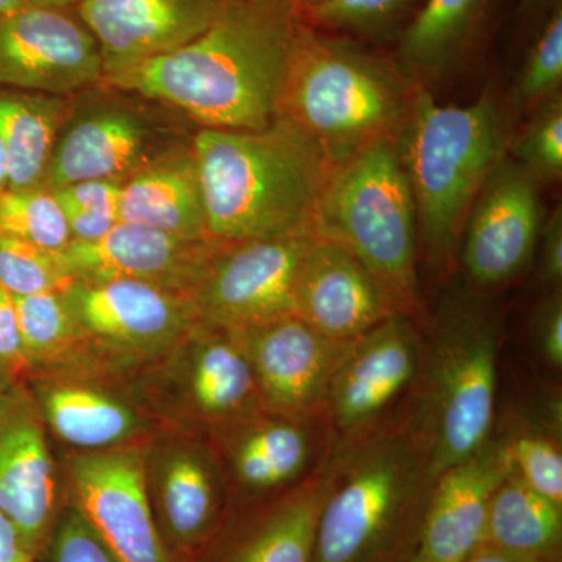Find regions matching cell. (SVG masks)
Wrapping results in <instances>:
<instances>
[{
	"label": "cell",
	"mask_w": 562,
	"mask_h": 562,
	"mask_svg": "<svg viewBox=\"0 0 562 562\" xmlns=\"http://www.w3.org/2000/svg\"><path fill=\"white\" fill-rule=\"evenodd\" d=\"M120 222L184 239H211L192 138L166 150L122 184Z\"/></svg>",
	"instance_id": "cell-26"
},
{
	"label": "cell",
	"mask_w": 562,
	"mask_h": 562,
	"mask_svg": "<svg viewBox=\"0 0 562 562\" xmlns=\"http://www.w3.org/2000/svg\"><path fill=\"white\" fill-rule=\"evenodd\" d=\"M513 473L547 501L562 506V453L554 439L539 432L505 438Z\"/></svg>",
	"instance_id": "cell-36"
},
{
	"label": "cell",
	"mask_w": 562,
	"mask_h": 562,
	"mask_svg": "<svg viewBox=\"0 0 562 562\" xmlns=\"http://www.w3.org/2000/svg\"><path fill=\"white\" fill-rule=\"evenodd\" d=\"M328 452V450H327ZM328 492L327 453L302 482L265 497L228 503L224 519L191 562H313Z\"/></svg>",
	"instance_id": "cell-18"
},
{
	"label": "cell",
	"mask_w": 562,
	"mask_h": 562,
	"mask_svg": "<svg viewBox=\"0 0 562 562\" xmlns=\"http://www.w3.org/2000/svg\"><path fill=\"white\" fill-rule=\"evenodd\" d=\"M232 331L249 361L266 413L328 422L333 376L353 341L328 338L294 314Z\"/></svg>",
	"instance_id": "cell-15"
},
{
	"label": "cell",
	"mask_w": 562,
	"mask_h": 562,
	"mask_svg": "<svg viewBox=\"0 0 562 562\" xmlns=\"http://www.w3.org/2000/svg\"><path fill=\"white\" fill-rule=\"evenodd\" d=\"M27 383L47 430L79 452L143 441L155 431L154 417L114 391L116 384L58 375H33Z\"/></svg>",
	"instance_id": "cell-25"
},
{
	"label": "cell",
	"mask_w": 562,
	"mask_h": 562,
	"mask_svg": "<svg viewBox=\"0 0 562 562\" xmlns=\"http://www.w3.org/2000/svg\"><path fill=\"white\" fill-rule=\"evenodd\" d=\"M327 420H292L261 412L210 439L225 476L244 498L265 497L302 482L319 464ZM327 453V452H325ZM324 453V454H325Z\"/></svg>",
	"instance_id": "cell-23"
},
{
	"label": "cell",
	"mask_w": 562,
	"mask_h": 562,
	"mask_svg": "<svg viewBox=\"0 0 562 562\" xmlns=\"http://www.w3.org/2000/svg\"><path fill=\"white\" fill-rule=\"evenodd\" d=\"M408 562H428L427 560H424V558L420 557V554H414V557L412 558V560H409Z\"/></svg>",
	"instance_id": "cell-49"
},
{
	"label": "cell",
	"mask_w": 562,
	"mask_h": 562,
	"mask_svg": "<svg viewBox=\"0 0 562 562\" xmlns=\"http://www.w3.org/2000/svg\"><path fill=\"white\" fill-rule=\"evenodd\" d=\"M308 27L297 0H222L198 38L102 83L180 111L201 128L265 131Z\"/></svg>",
	"instance_id": "cell-1"
},
{
	"label": "cell",
	"mask_w": 562,
	"mask_h": 562,
	"mask_svg": "<svg viewBox=\"0 0 562 562\" xmlns=\"http://www.w3.org/2000/svg\"><path fill=\"white\" fill-rule=\"evenodd\" d=\"M27 5L25 0H0V14L11 13V11L24 9Z\"/></svg>",
	"instance_id": "cell-46"
},
{
	"label": "cell",
	"mask_w": 562,
	"mask_h": 562,
	"mask_svg": "<svg viewBox=\"0 0 562 562\" xmlns=\"http://www.w3.org/2000/svg\"><path fill=\"white\" fill-rule=\"evenodd\" d=\"M549 0H520V9L522 11H535L546 5Z\"/></svg>",
	"instance_id": "cell-47"
},
{
	"label": "cell",
	"mask_w": 562,
	"mask_h": 562,
	"mask_svg": "<svg viewBox=\"0 0 562 562\" xmlns=\"http://www.w3.org/2000/svg\"><path fill=\"white\" fill-rule=\"evenodd\" d=\"M541 260H539V276L543 284L560 290L562 280V210L554 209L542 225Z\"/></svg>",
	"instance_id": "cell-41"
},
{
	"label": "cell",
	"mask_w": 562,
	"mask_h": 562,
	"mask_svg": "<svg viewBox=\"0 0 562 562\" xmlns=\"http://www.w3.org/2000/svg\"><path fill=\"white\" fill-rule=\"evenodd\" d=\"M124 92V91H122ZM116 94L74 101L55 140L43 188L60 190L87 180H122L183 140L149 106Z\"/></svg>",
	"instance_id": "cell-11"
},
{
	"label": "cell",
	"mask_w": 562,
	"mask_h": 562,
	"mask_svg": "<svg viewBox=\"0 0 562 562\" xmlns=\"http://www.w3.org/2000/svg\"><path fill=\"white\" fill-rule=\"evenodd\" d=\"M72 283V277L63 265L60 251L0 236V284L13 297L63 292Z\"/></svg>",
	"instance_id": "cell-32"
},
{
	"label": "cell",
	"mask_w": 562,
	"mask_h": 562,
	"mask_svg": "<svg viewBox=\"0 0 562 562\" xmlns=\"http://www.w3.org/2000/svg\"><path fill=\"white\" fill-rule=\"evenodd\" d=\"M541 181L505 157L476 195L460 244L465 276L494 288L519 276L531 260L543 225Z\"/></svg>",
	"instance_id": "cell-17"
},
{
	"label": "cell",
	"mask_w": 562,
	"mask_h": 562,
	"mask_svg": "<svg viewBox=\"0 0 562 562\" xmlns=\"http://www.w3.org/2000/svg\"><path fill=\"white\" fill-rule=\"evenodd\" d=\"M562 506L509 473L492 497L483 542L503 552L549 562L561 546Z\"/></svg>",
	"instance_id": "cell-30"
},
{
	"label": "cell",
	"mask_w": 562,
	"mask_h": 562,
	"mask_svg": "<svg viewBox=\"0 0 562 562\" xmlns=\"http://www.w3.org/2000/svg\"><path fill=\"white\" fill-rule=\"evenodd\" d=\"M33 375L72 376L117 384L124 380L80 327L65 291L14 297Z\"/></svg>",
	"instance_id": "cell-27"
},
{
	"label": "cell",
	"mask_w": 562,
	"mask_h": 562,
	"mask_svg": "<svg viewBox=\"0 0 562 562\" xmlns=\"http://www.w3.org/2000/svg\"><path fill=\"white\" fill-rule=\"evenodd\" d=\"M506 116L491 90L469 105H442L417 87L398 136L428 265L446 272L484 181L506 157Z\"/></svg>",
	"instance_id": "cell-4"
},
{
	"label": "cell",
	"mask_w": 562,
	"mask_h": 562,
	"mask_svg": "<svg viewBox=\"0 0 562 562\" xmlns=\"http://www.w3.org/2000/svg\"><path fill=\"white\" fill-rule=\"evenodd\" d=\"M221 3L222 0H80L76 10L98 41L106 80L198 38L216 16Z\"/></svg>",
	"instance_id": "cell-21"
},
{
	"label": "cell",
	"mask_w": 562,
	"mask_h": 562,
	"mask_svg": "<svg viewBox=\"0 0 562 562\" xmlns=\"http://www.w3.org/2000/svg\"><path fill=\"white\" fill-rule=\"evenodd\" d=\"M424 346L412 317L392 314L351 344L328 392V427L346 438L382 420L419 376Z\"/></svg>",
	"instance_id": "cell-19"
},
{
	"label": "cell",
	"mask_w": 562,
	"mask_h": 562,
	"mask_svg": "<svg viewBox=\"0 0 562 562\" xmlns=\"http://www.w3.org/2000/svg\"><path fill=\"white\" fill-rule=\"evenodd\" d=\"M464 562H541L530 560V558L517 557V554L503 552L501 549L487 546V543H480Z\"/></svg>",
	"instance_id": "cell-43"
},
{
	"label": "cell",
	"mask_w": 562,
	"mask_h": 562,
	"mask_svg": "<svg viewBox=\"0 0 562 562\" xmlns=\"http://www.w3.org/2000/svg\"><path fill=\"white\" fill-rule=\"evenodd\" d=\"M562 85V11L554 10L535 41L514 87V103L531 109L560 94Z\"/></svg>",
	"instance_id": "cell-35"
},
{
	"label": "cell",
	"mask_w": 562,
	"mask_h": 562,
	"mask_svg": "<svg viewBox=\"0 0 562 562\" xmlns=\"http://www.w3.org/2000/svg\"><path fill=\"white\" fill-rule=\"evenodd\" d=\"M211 239L314 232L333 166L310 136L277 117L265 131L201 128L192 136Z\"/></svg>",
	"instance_id": "cell-2"
},
{
	"label": "cell",
	"mask_w": 562,
	"mask_h": 562,
	"mask_svg": "<svg viewBox=\"0 0 562 562\" xmlns=\"http://www.w3.org/2000/svg\"><path fill=\"white\" fill-rule=\"evenodd\" d=\"M514 161L539 181L560 180L562 176L561 94L536 106L531 120L508 143Z\"/></svg>",
	"instance_id": "cell-34"
},
{
	"label": "cell",
	"mask_w": 562,
	"mask_h": 562,
	"mask_svg": "<svg viewBox=\"0 0 562 562\" xmlns=\"http://www.w3.org/2000/svg\"><path fill=\"white\" fill-rule=\"evenodd\" d=\"M122 184V180H87L52 191L68 220L72 241H98L120 222Z\"/></svg>",
	"instance_id": "cell-33"
},
{
	"label": "cell",
	"mask_w": 562,
	"mask_h": 562,
	"mask_svg": "<svg viewBox=\"0 0 562 562\" xmlns=\"http://www.w3.org/2000/svg\"><path fill=\"white\" fill-rule=\"evenodd\" d=\"M65 297L124 379L168 353L199 322L190 297L140 281H74Z\"/></svg>",
	"instance_id": "cell-9"
},
{
	"label": "cell",
	"mask_w": 562,
	"mask_h": 562,
	"mask_svg": "<svg viewBox=\"0 0 562 562\" xmlns=\"http://www.w3.org/2000/svg\"><path fill=\"white\" fill-rule=\"evenodd\" d=\"M32 7H47V9H76L80 0H25Z\"/></svg>",
	"instance_id": "cell-44"
},
{
	"label": "cell",
	"mask_w": 562,
	"mask_h": 562,
	"mask_svg": "<svg viewBox=\"0 0 562 562\" xmlns=\"http://www.w3.org/2000/svg\"><path fill=\"white\" fill-rule=\"evenodd\" d=\"M224 244L117 222L98 241H70L60 255L74 281H140L191 299Z\"/></svg>",
	"instance_id": "cell-20"
},
{
	"label": "cell",
	"mask_w": 562,
	"mask_h": 562,
	"mask_svg": "<svg viewBox=\"0 0 562 562\" xmlns=\"http://www.w3.org/2000/svg\"><path fill=\"white\" fill-rule=\"evenodd\" d=\"M416 90L401 63L310 24L277 117L297 125L336 168L379 140L398 138Z\"/></svg>",
	"instance_id": "cell-5"
},
{
	"label": "cell",
	"mask_w": 562,
	"mask_h": 562,
	"mask_svg": "<svg viewBox=\"0 0 562 562\" xmlns=\"http://www.w3.org/2000/svg\"><path fill=\"white\" fill-rule=\"evenodd\" d=\"M513 472L505 438L439 473L422 517L419 550L428 562H464L483 542L495 491Z\"/></svg>",
	"instance_id": "cell-24"
},
{
	"label": "cell",
	"mask_w": 562,
	"mask_h": 562,
	"mask_svg": "<svg viewBox=\"0 0 562 562\" xmlns=\"http://www.w3.org/2000/svg\"><path fill=\"white\" fill-rule=\"evenodd\" d=\"M102 80L98 41L76 9L27 5L0 14V88L76 95Z\"/></svg>",
	"instance_id": "cell-16"
},
{
	"label": "cell",
	"mask_w": 562,
	"mask_h": 562,
	"mask_svg": "<svg viewBox=\"0 0 562 562\" xmlns=\"http://www.w3.org/2000/svg\"><path fill=\"white\" fill-rule=\"evenodd\" d=\"M498 325L482 303L453 297L436 319L428 351L427 412L431 472L468 460L492 438Z\"/></svg>",
	"instance_id": "cell-7"
},
{
	"label": "cell",
	"mask_w": 562,
	"mask_h": 562,
	"mask_svg": "<svg viewBox=\"0 0 562 562\" xmlns=\"http://www.w3.org/2000/svg\"><path fill=\"white\" fill-rule=\"evenodd\" d=\"M31 376L32 366L22 342L16 302L0 284V380L29 382Z\"/></svg>",
	"instance_id": "cell-39"
},
{
	"label": "cell",
	"mask_w": 562,
	"mask_h": 562,
	"mask_svg": "<svg viewBox=\"0 0 562 562\" xmlns=\"http://www.w3.org/2000/svg\"><path fill=\"white\" fill-rule=\"evenodd\" d=\"M72 99L0 88V138L9 157L10 188H43Z\"/></svg>",
	"instance_id": "cell-28"
},
{
	"label": "cell",
	"mask_w": 562,
	"mask_h": 562,
	"mask_svg": "<svg viewBox=\"0 0 562 562\" xmlns=\"http://www.w3.org/2000/svg\"><path fill=\"white\" fill-rule=\"evenodd\" d=\"M135 391L158 425L209 441L265 412L235 333L203 322L138 373Z\"/></svg>",
	"instance_id": "cell-8"
},
{
	"label": "cell",
	"mask_w": 562,
	"mask_h": 562,
	"mask_svg": "<svg viewBox=\"0 0 562 562\" xmlns=\"http://www.w3.org/2000/svg\"><path fill=\"white\" fill-rule=\"evenodd\" d=\"M301 3L302 10L312 9V7L319 5L325 0H297Z\"/></svg>",
	"instance_id": "cell-48"
},
{
	"label": "cell",
	"mask_w": 562,
	"mask_h": 562,
	"mask_svg": "<svg viewBox=\"0 0 562 562\" xmlns=\"http://www.w3.org/2000/svg\"><path fill=\"white\" fill-rule=\"evenodd\" d=\"M9 157H7L5 146L0 138V188L9 187Z\"/></svg>",
	"instance_id": "cell-45"
},
{
	"label": "cell",
	"mask_w": 562,
	"mask_h": 562,
	"mask_svg": "<svg viewBox=\"0 0 562 562\" xmlns=\"http://www.w3.org/2000/svg\"><path fill=\"white\" fill-rule=\"evenodd\" d=\"M36 562H117L76 508L66 505Z\"/></svg>",
	"instance_id": "cell-38"
},
{
	"label": "cell",
	"mask_w": 562,
	"mask_h": 562,
	"mask_svg": "<svg viewBox=\"0 0 562 562\" xmlns=\"http://www.w3.org/2000/svg\"><path fill=\"white\" fill-rule=\"evenodd\" d=\"M0 236L54 251L72 241L60 203L44 188H0Z\"/></svg>",
	"instance_id": "cell-31"
},
{
	"label": "cell",
	"mask_w": 562,
	"mask_h": 562,
	"mask_svg": "<svg viewBox=\"0 0 562 562\" xmlns=\"http://www.w3.org/2000/svg\"><path fill=\"white\" fill-rule=\"evenodd\" d=\"M68 505L27 382L0 380V512L38 558Z\"/></svg>",
	"instance_id": "cell-14"
},
{
	"label": "cell",
	"mask_w": 562,
	"mask_h": 562,
	"mask_svg": "<svg viewBox=\"0 0 562 562\" xmlns=\"http://www.w3.org/2000/svg\"><path fill=\"white\" fill-rule=\"evenodd\" d=\"M487 0H425L401 40V66L417 87L427 88L457 68L468 54Z\"/></svg>",
	"instance_id": "cell-29"
},
{
	"label": "cell",
	"mask_w": 562,
	"mask_h": 562,
	"mask_svg": "<svg viewBox=\"0 0 562 562\" xmlns=\"http://www.w3.org/2000/svg\"><path fill=\"white\" fill-rule=\"evenodd\" d=\"M0 562H36L31 550L13 527V524L0 512Z\"/></svg>",
	"instance_id": "cell-42"
},
{
	"label": "cell",
	"mask_w": 562,
	"mask_h": 562,
	"mask_svg": "<svg viewBox=\"0 0 562 562\" xmlns=\"http://www.w3.org/2000/svg\"><path fill=\"white\" fill-rule=\"evenodd\" d=\"M406 2L408 0H325L303 10V14L317 27L372 33L394 21Z\"/></svg>",
	"instance_id": "cell-37"
},
{
	"label": "cell",
	"mask_w": 562,
	"mask_h": 562,
	"mask_svg": "<svg viewBox=\"0 0 562 562\" xmlns=\"http://www.w3.org/2000/svg\"><path fill=\"white\" fill-rule=\"evenodd\" d=\"M314 231L347 247L379 281L395 312L419 313V232L398 138L379 140L333 168Z\"/></svg>",
	"instance_id": "cell-6"
},
{
	"label": "cell",
	"mask_w": 562,
	"mask_h": 562,
	"mask_svg": "<svg viewBox=\"0 0 562 562\" xmlns=\"http://www.w3.org/2000/svg\"><path fill=\"white\" fill-rule=\"evenodd\" d=\"M316 233L224 244L192 294L199 322L243 330L294 314V286Z\"/></svg>",
	"instance_id": "cell-13"
},
{
	"label": "cell",
	"mask_w": 562,
	"mask_h": 562,
	"mask_svg": "<svg viewBox=\"0 0 562 562\" xmlns=\"http://www.w3.org/2000/svg\"><path fill=\"white\" fill-rule=\"evenodd\" d=\"M327 469L313 562H372L430 497L435 476L424 403L336 439Z\"/></svg>",
	"instance_id": "cell-3"
},
{
	"label": "cell",
	"mask_w": 562,
	"mask_h": 562,
	"mask_svg": "<svg viewBox=\"0 0 562 562\" xmlns=\"http://www.w3.org/2000/svg\"><path fill=\"white\" fill-rule=\"evenodd\" d=\"M536 342L543 360L553 369L562 366V297L560 290L550 294L539 305L535 319Z\"/></svg>",
	"instance_id": "cell-40"
},
{
	"label": "cell",
	"mask_w": 562,
	"mask_h": 562,
	"mask_svg": "<svg viewBox=\"0 0 562 562\" xmlns=\"http://www.w3.org/2000/svg\"><path fill=\"white\" fill-rule=\"evenodd\" d=\"M395 312L379 281L347 247L316 236L294 286V316L336 341H355Z\"/></svg>",
	"instance_id": "cell-22"
},
{
	"label": "cell",
	"mask_w": 562,
	"mask_h": 562,
	"mask_svg": "<svg viewBox=\"0 0 562 562\" xmlns=\"http://www.w3.org/2000/svg\"><path fill=\"white\" fill-rule=\"evenodd\" d=\"M147 491L171 562H191L228 508V483L213 443L161 427L146 442Z\"/></svg>",
	"instance_id": "cell-10"
},
{
	"label": "cell",
	"mask_w": 562,
	"mask_h": 562,
	"mask_svg": "<svg viewBox=\"0 0 562 562\" xmlns=\"http://www.w3.org/2000/svg\"><path fill=\"white\" fill-rule=\"evenodd\" d=\"M147 439L72 453L66 464V501L117 562H171L147 491Z\"/></svg>",
	"instance_id": "cell-12"
}]
</instances>
